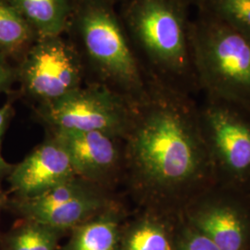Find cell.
<instances>
[{
    "instance_id": "obj_1",
    "label": "cell",
    "mask_w": 250,
    "mask_h": 250,
    "mask_svg": "<svg viewBox=\"0 0 250 250\" xmlns=\"http://www.w3.org/2000/svg\"><path fill=\"white\" fill-rule=\"evenodd\" d=\"M124 140V172L142 209L181 216L216 184L192 95L150 77Z\"/></svg>"
},
{
    "instance_id": "obj_2",
    "label": "cell",
    "mask_w": 250,
    "mask_h": 250,
    "mask_svg": "<svg viewBox=\"0 0 250 250\" xmlns=\"http://www.w3.org/2000/svg\"><path fill=\"white\" fill-rule=\"evenodd\" d=\"M125 32L147 77L189 95L199 92L189 6L181 0H120Z\"/></svg>"
},
{
    "instance_id": "obj_3",
    "label": "cell",
    "mask_w": 250,
    "mask_h": 250,
    "mask_svg": "<svg viewBox=\"0 0 250 250\" xmlns=\"http://www.w3.org/2000/svg\"><path fill=\"white\" fill-rule=\"evenodd\" d=\"M114 0H72L64 35L80 55L91 83L107 86L136 104L147 91L148 79L115 8Z\"/></svg>"
},
{
    "instance_id": "obj_4",
    "label": "cell",
    "mask_w": 250,
    "mask_h": 250,
    "mask_svg": "<svg viewBox=\"0 0 250 250\" xmlns=\"http://www.w3.org/2000/svg\"><path fill=\"white\" fill-rule=\"evenodd\" d=\"M190 36L200 91L250 107V38L199 11Z\"/></svg>"
},
{
    "instance_id": "obj_5",
    "label": "cell",
    "mask_w": 250,
    "mask_h": 250,
    "mask_svg": "<svg viewBox=\"0 0 250 250\" xmlns=\"http://www.w3.org/2000/svg\"><path fill=\"white\" fill-rule=\"evenodd\" d=\"M200 127L217 184L250 192V107L206 96Z\"/></svg>"
},
{
    "instance_id": "obj_6",
    "label": "cell",
    "mask_w": 250,
    "mask_h": 250,
    "mask_svg": "<svg viewBox=\"0 0 250 250\" xmlns=\"http://www.w3.org/2000/svg\"><path fill=\"white\" fill-rule=\"evenodd\" d=\"M134 107L115 91L88 83L35 110L48 129L100 132L124 141L133 123Z\"/></svg>"
},
{
    "instance_id": "obj_7",
    "label": "cell",
    "mask_w": 250,
    "mask_h": 250,
    "mask_svg": "<svg viewBox=\"0 0 250 250\" xmlns=\"http://www.w3.org/2000/svg\"><path fill=\"white\" fill-rule=\"evenodd\" d=\"M22 94L41 106L80 88L84 68L72 42L62 36L38 37L17 66Z\"/></svg>"
},
{
    "instance_id": "obj_8",
    "label": "cell",
    "mask_w": 250,
    "mask_h": 250,
    "mask_svg": "<svg viewBox=\"0 0 250 250\" xmlns=\"http://www.w3.org/2000/svg\"><path fill=\"white\" fill-rule=\"evenodd\" d=\"M117 203L107 189L76 176L38 197H9L6 209L21 219L36 221L62 232L74 229Z\"/></svg>"
},
{
    "instance_id": "obj_9",
    "label": "cell",
    "mask_w": 250,
    "mask_h": 250,
    "mask_svg": "<svg viewBox=\"0 0 250 250\" xmlns=\"http://www.w3.org/2000/svg\"><path fill=\"white\" fill-rule=\"evenodd\" d=\"M181 216L221 250H250V192L216 183Z\"/></svg>"
},
{
    "instance_id": "obj_10",
    "label": "cell",
    "mask_w": 250,
    "mask_h": 250,
    "mask_svg": "<svg viewBox=\"0 0 250 250\" xmlns=\"http://www.w3.org/2000/svg\"><path fill=\"white\" fill-rule=\"evenodd\" d=\"M48 130L62 146L78 177L109 190L124 172L123 140L100 132Z\"/></svg>"
},
{
    "instance_id": "obj_11",
    "label": "cell",
    "mask_w": 250,
    "mask_h": 250,
    "mask_svg": "<svg viewBox=\"0 0 250 250\" xmlns=\"http://www.w3.org/2000/svg\"><path fill=\"white\" fill-rule=\"evenodd\" d=\"M76 176L62 146L49 134L43 143L13 165L6 179L12 197L28 199L41 196Z\"/></svg>"
},
{
    "instance_id": "obj_12",
    "label": "cell",
    "mask_w": 250,
    "mask_h": 250,
    "mask_svg": "<svg viewBox=\"0 0 250 250\" xmlns=\"http://www.w3.org/2000/svg\"><path fill=\"white\" fill-rule=\"evenodd\" d=\"M179 218L180 216L142 209L125 234H122L118 250H173Z\"/></svg>"
},
{
    "instance_id": "obj_13",
    "label": "cell",
    "mask_w": 250,
    "mask_h": 250,
    "mask_svg": "<svg viewBox=\"0 0 250 250\" xmlns=\"http://www.w3.org/2000/svg\"><path fill=\"white\" fill-rule=\"evenodd\" d=\"M124 209L117 203L72 229L67 250H119Z\"/></svg>"
},
{
    "instance_id": "obj_14",
    "label": "cell",
    "mask_w": 250,
    "mask_h": 250,
    "mask_svg": "<svg viewBox=\"0 0 250 250\" xmlns=\"http://www.w3.org/2000/svg\"><path fill=\"white\" fill-rule=\"evenodd\" d=\"M34 29L38 37L62 36L72 12V0H6Z\"/></svg>"
},
{
    "instance_id": "obj_15",
    "label": "cell",
    "mask_w": 250,
    "mask_h": 250,
    "mask_svg": "<svg viewBox=\"0 0 250 250\" xmlns=\"http://www.w3.org/2000/svg\"><path fill=\"white\" fill-rule=\"evenodd\" d=\"M37 38L18 11L6 0H0V54L20 62Z\"/></svg>"
},
{
    "instance_id": "obj_16",
    "label": "cell",
    "mask_w": 250,
    "mask_h": 250,
    "mask_svg": "<svg viewBox=\"0 0 250 250\" xmlns=\"http://www.w3.org/2000/svg\"><path fill=\"white\" fill-rule=\"evenodd\" d=\"M61 232L21 219L2 239V250H56Z\"/></svg>"
},
{
    "instance_id": "obj_17",
    "label": "cell",
    "mask_w": 250,
    "mask_h": 250,
    "mask_svg": "<svg viewBox=\"0 0 250 250\" xmlns=\"http://www.w3.org/2000/svg\"><path fill=\"white\" fill-rule=\"evenodd\" d=\"M196 7L250 39V0H198Z\"/></svg>"
},
{
    "instance_id": "obj_18",
    "label": "cell",
    "mask_w": 250,
    "mask_h": 250,
    "mask_svg": "<svg viewBox=\"0 0 250 250\" xmlns=\"http://www.w3.org/2000/svg\"><path fill=\"white\" fill-rule=\"evenodd\" d=\"M173 250H221L206 235L180 216L173 238Z\"/></svg>"
},
{
    "instance_id": "obj_19",
    "label": "cell",
    "mask_w": 250,
    "mask_h": 250,
    "mask_svg": "<svg viewBox=\"0 0 250 250\" xmlns=\"http://www.w3.org/2000/svg\"><path fill=\"white\" fill-rule=\"evenodd\" d=\"M14 115V108L12 102H7L4 106L0 107V178H7L9 172L12 170L13 165L5 161L1 153V142L6 130L8 129L9 124Z\"/></svg>"
},
{
    "instance_id": "obj_20",
    "label": "cell",
    "mask_w": 250,
    "mask_h": 250,
    "mask_svg": "<svg viewBox=\"0 0 250 250\" xmlns=\"http://www.w3.org/2000/svg\"><path fill=\"white\" fill-rule=\"evenodd\" d=\"M17 78V67H13L8 58L0 54V94L9 92Z\"/></svg>"
},
{
    "instance_id": "obj_21",
    "label": "cell",
    "mask_w": 250,
    "mask_h": 250,
    "mask_svg": "<svg viewBox=\"0 0 250 250\" xmlns=\"http://www.w3.org/2000/svg\"><path fill=\"white\" fill-rule=\"evenodd\" d=\"M9 192L5 191L0 184V214L3 209H6L8 202H9Z\"/></svg>"
},
{
    "instance_id": "obj_22",
    "label": "cell",
    "mask_w": 250,
    "mask_h": 250,
    "mask_svg": "<svg viewBox=\"0 0 250 250\" xmlns=\"http://www.w3.org/2000/svg\"><path fill=\"white\" fill-rule=\"evenodd\" d=\"M181 1H183L184 3H186L189 7H192V6H195V7H196L198 0H181Z\"/></svg>"
},
{
    "instance_id": "obj_23",
    "label": "cell",
    "mask_w": 250,
    "mask_h": 250,
    "mask_svg": "<svg viewBox=\"0 0 250 250\" xmlns=\"http://www.w3.org/2000/svg\"><path fill=\"white\" fill-rule=\"evenodd\" d=\"M114 1H115V2L117 3V2H118V1H120V0H114Z\"/></svg>"
},
{
    "instance_id": "obj_24",
    "label": "cell",
    "mask_w": 250,
    "mask_h": 250,
    "mask_svg": "<svg viewBox=\"0 0 250 250\" xmlns=\"http://www.w3.org/2000/svg\"><path fill=\"white\" fill-rule=\"evenodd\" d=\"M0 180H2V179L0 178Z\"/></svg>"
}]
</instances>
